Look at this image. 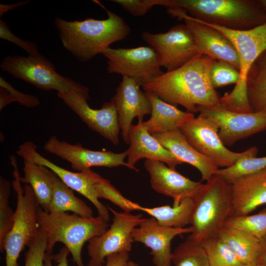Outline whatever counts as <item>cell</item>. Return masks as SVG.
<instances>
[{"label": "cell", "instance_id": "cell-25", "mask_svg": "<svg viewBox=\"0 0 266 266\" xmlns=\"http://www.w3.org/2000/svg\"><path fill=\"white\" fill-rule=\"evenodd\" d=\"M194 205L193 199H185L176 206L165 205L151 208L143 207L133 202L131 210L145 212L162 226L183 228L191 224Z\"/></svg>", "mask_w": 266, "mask_h": 266}, {"label": "cell", "instance_id": "cell-3", "mask_svg": "<svg viewBox=\"0 0 266 266\" xmlns=\"http://www.w3.org/2000/svg\"><path fill=\"white\" fill-rule=\"evenodd\" d=\"M178 8L200 21L234 30H247L266 22L260 0H170L167 9Z\"/></svg>", "mask_w": 266, "mask_h": 266}, {"label": "cell", "instance_id": "cell-1", "mask_svg": "<svg viewBox=\"0 0 266 266\" xmlns=\"http://www.w3.org/2000/svg\"><path fill=\"white\" fill-rule=\"evenodd\" d=\"M214 60L200 54L183 66L164 72L142 86L145 92L157 95L171 104H180L191 113L198 107L221 106L210 73Z\"/></svg>", "mask_w": 266, "mask_h": 266}, {"label": "cell", "instance_id": "cell-23", "mask_svg": "<svg viewBox=\"0 0 266 266\" xmlns=\"http://www.w3.org/2000/svg\"><path fill=\"white\" fill-rule=\"evenodd\" d=\"M152 135L183 163L196 167L201 174V182L209 180L219 168L188 142L180 129Z\"/></svg>", "mask_w": 266, "mask_h": 266}, {"label": "cell", "instance_id": "cell-8", "mask_svg": "<svg viewBox=\"0 0 266 266\" xmlns=\"http://www.w3.org/2000/svg\"><path fill=\"white\" fill-rule=\"evenodd\" d=\"M1 69L44 91L57 93L72 91L90 97L89 90L82 84L58 73L52 63L39 53L28 57L9 56L0 64Z\"/></svg>", "mask_w": 266, "mask_h": 266}, {"label": "cell", "instance_id": "cell-10", "mask_svg": "<svg viewBox=\"0 0 266 266\" xmlns=\"http://www.w3.org/2000/svg\"><path fill=\"white\" fill-rule=\"evenodd\" d=\"M107 207L113 215L112 223L102 235L88 241L87 248L90 260L87 266H103L108 256L129 253L134 242L133 230L145 219L141 214L118 212L109 206Z\"/></svg>", "mask_w": 266, "mask_h": 266}, {"label": "cell", "instance_id": "cell-13", "mask_svg": "<svg viewBox=\"0 0 266 266\" xmlns=\"http://www.w3.org/2000/svg\"><path fill=\"white\" fill-rule=\"evenodd\" d=\"M17 154L24 159H30L35 163L44 166L55 173L66 186L88 199L96 208L99 216L108 222L109 209L100 200L96 185L103 177L91 169L74 172L62 167L41 155L36 145L28 141L21 144Z\"/></svg>", "mask_w": 266, "mask_h": 266}, {"label": "cell", "instance_id": "cell-31", "mask_svg": "<svg viewBox=\"0 0 266 266\" xmlns=\"http://www.w3.org/2000/svg\"><path fill=\"white\" fill-rule=\"evenodd\" d=\"M209 266H244L231 247L218 235L202 242Z\"/></svg>", "mask_w": 266, "mask_h": 266}, {"label": "cell", "instance_id": "cell-28", "mask_svg": "<svg viewBox=\"0 0 266 266\" xmlns=\"http://www.w3.org/2000/svg\"><path fill=\"white\" fill-rule=\"evenodd\" d=\"M246 87L248 102L253 112L266 114V50L250 68Z\"/></svg>", "mask_w": 266, "mask_h": 266}, {"label": "cell", "instance_id": "cell-46", "mask_svg": "<svg viewBox=\"0 0 266 266\" xmlns=\"http://www.w3.org/2000/svg\"><path fill=\"white\" fill-rule=\"evenodd\" d=\"M262 4L266 8V0H260Z\"/></svg>", "mask_w": 266, "mask_h": 266}, {"label": "cell", "instance_id": "cell-9", "mask_svg": "<svg viewBox=\"0 0 266 266\" xmlns=\"http://www.w3.org/2000/svg\"><path fill=\"white\" fill-rule=\"evenodd\" d=\"M188 142L218 167H228L246 158L256 157L258 149L252 147L242 152L228 149L219 135V128L211 120L199 115L180 127Z\"/></svg>", "mask_w": 266, "mask_h": 266}, {"label": "cell", "instance_id": "cell-39", "mask_svg": "<svg viewBox=\"0 0 266 266\" xmlns=\"http://www.w3.org/2000/svg\"><path fill=\"white\" fill-rule=\"evenodd\" d=\"M0 87L7 90L14 102H17L20 105L28 108H32L36 107L40 104V101L36 96L25 94L16 90L1 76L0 77Z\"/></svg>", "mask_w": 266, "mask_h": 266}, {"label": "cell", "instance_id": "cell-40", "mask_svg": "<svg viewBox=\"0 0 266 266\" xmlns=\"http://www.w3.org/2000/svg\"><path fill=\"white\" fill-rule=\"evenodd\" d=\"M69 251L66 247H63L55 255L45 253L44 258V266H68L67 256Z\"/></svg>", "mask_w": 266, "mask_h": 266}, {"label": "cell", "instance_id": "cell-32", "mask_svg": "<svg viewBox=\"0 0 266 266\" xmlns=\"http://www.w3.org/2000/svg\"><path fill=\"white\" fill-rule=\"evenodd\" d=\"M224 227L242 231L260 240L266 235V208L252 215L231 216Z\"/></svg>", "mask_w": 266, "mask_h": 266}, {"label": "cell", "instance_id": "cell-6", "mask_svg": "<svg viewBox=\"0 0 266 266\" xmlns=\"http://www.w3.org/2000/svg\"><path fill=\"white\" fill-rule=\"evenodd\" d=\"M10 159L13 168L12 186L16 194L17 204L12 228L0 246V250L5 251V266H19L21 252L38 233L37 210L40 205L31 186L25 184L22 187L15 157L11 156Z\"/></svg>", "mask_w": 266, "mask_h": 266}, {"label": "cell", "instance_id": "cell-12", "mask_svg": "<svg viewBox=\"0 0 266 266\" xmlns=\"http://www.w3.org/2000/svg\"><path fill=\"white\" fill-rule=\"evenodd\" d=\"M107 59V70L134 79L139 86L149 83L164 72L154 50L149 46L106 49L102 54Z\"/></svg>", "mask_w": 266, "mask_h": 266}, {"label": "cell", "instance_id": "cell-36", "mask_svg": "<svg viewBox=\"0 0 266 266\" xmlns=\"http://www.w3.org/2000/svg\"><path fill=\"white\" fill-rule=\"evenodd\" d=\"M47 247L46 234L39 228L35 238L28 247V250L25 254V266H44Z\"/></svg>", "mask_w": 266, "mask_h": 266}, {"label": "cell", "instance_id": "cell-17", "mask_svg": "<svg viewBox=\"0 0 266 266\" xmlns=\"http://www.w3.org/2000/svg\"><path fill=\"white\" fill-rule=\"evenodd\" d=\"M172 16L183 19L201 54L216 61L227 62L238 71L239 62L237 52L228 38L217 30L195 21L181 9H167Z\"/></svg>", "mask_w": 266, "mask_h": 266}, {"label": "cell", "instance_id": "cell-26", "mask_svg": "<svg viewBox=\"0 0 266 266\" xmlns=\"http://www.w3.org/2000/svg\"><path fill=\"white\" fill-rule=\"evenodd\" d=\"M50 175L53 185V194L47 212L71 211L83 217H93L92 208L83 200L76 197L71 189L51 170Z\"/></svg>", "mask_w": 266, "mask_h": 266}, {"label": "cell", "instance_id": "cell-45", "mask_svg": "<svg viewBox=\"0 0 266 266\" xmlns=\"http://www.w3.org/2000/svg\"><path fill=\"white\" fill-rule=\"evenodd\" d=\"M125 266H141L139 265L138 263H136V262H135L134 261L129 260L127 263V264H126V265Z\"/></svg>", "mask_w": 266, "mask_h": 266}, {"label": "cell", "instance_id": "cell-2", "mask_svg": "<svg viewBox=\"0 0 266 266\" xmlns=\"http://www.w3.org/2000/svg\"><path fill=\"white\" fill-rule=\"evenodd\" d=\"M104 20L88 18L82 21H67L59 17L54 19L64 47L81 62H87L102 53L113 43L123 40L130 33V28L117 14L106 9Z\"/></svg>", "mask_w": 266, "mask_h": 266}, {"label": "cell", "instance_id": "cell-22", "mask_svg": "<svg viewBox=\"0 0 266 266\" xmlns=\"http://www.w3.org/2000/svg\"><path fill=\"white\" fill-rule=\"evenodd\" d=\"M231 216L248 215L266 204V168L238 179L231 184Z\"/></svg>", "mask_w": 266, "mask_h": 266}, {"label": "cell", "instance_id": "cell-7", "mask_svg": "<svg viewBox=\"0 0 266 266\" xmlns=\"http://www.w3.org/2000/svg\"><path fill=\"white\" fill-rule=\"evenodd\" d=\"M193 199L194 205L191 224L194 232L190 235L202 243L217 235L231 215V184L215 175L206 181Z\"/></svg>", "mask_w": 266, "mask_h": 266}, {"label": "cell", "instance_id": "cell-42", "mask_svg": "<svg viewBox=\"0 0 266 266\" xmlns=\"http://www.w3.org/2000/svg\"><path fill=\"white\" fill-rule=\"evenodd\" d=\"M255 266H266V235L260 240L259 250Z\"/></svg>", "mask_w": 266, "mask_h": 266}, {"label": "cell", "instance_id": "cell-16", "mask_svg": "<svg viewBox=\"0 0 266 266\" xmlns=\"http://www.w3.org/2000/svg\"><path fill=\"white\" fill-rule=\"evenodd\" d=\"M47 152L69 162L71 167L83 171L92 166L109 168L123 166L129 168L125 161L127 151L116 153L110 151H94L83 147L81 144H71L60 140L56 135L51 136L43 145Z\"/></svg>", "mask_w": 266, "mask_h": 266}, {"label": "cell", "instance_id": "cell-15", "mask_svg": "<svg viewBox=\"0 0 266 266\" xmlns=\"http://www.w3.org/2000/svg\"><path fill=\"white\" fill-rule=\"evenodd\" d=\"M58 97L92 130L113 144H119L120 128L118 113L112 99L100 109H93L87 102L90 97L72 91L57 93Z\"/></svg>", "mask_w": 266, "mask_h": 266}, {"label": "cell", "instance_id": "cell-18", "mask_svg": "<svg viewBox=\"0 0 266 266\" xmlns=\"http://www.w3.org/2000/svg\"><path fill=\"white\" fill-rule=\"evenodd\" d=\"M144 166L149 174L152 189L158 193L173 199L176 206L186 199H194L204 184L184 176L176 169L157 160L146 159Z\"/></svg>", "mask_w": 266, "mask_h": 266}, {"label": "cell", "instance_id": "cell-4", "mask_svg": "<svg viewBox=\"0 0 266 266\" xmlns=\"http://www.w3.org/2000/svg\"><path fill=\"white\" fill-rule=\"evenodd\" d=\"M39 228L46 233V252L51 254L57 242L63 243L77 266H85L82 259L84 244L102 235L108 229V222L99 216L83 217L66 212H47L40 206L37 210Z\"/></svg>", "mask_w": 266, "mask_h": 266}, {"label": "cell", "instance_id": "cell-47", "mask_svg": "<svg viewBox=\"0 0 266 266\" xmlns=\"http://www.w3.org/2000/svg\"><path fill=\"white\" fill-rule=\"evenodd\" d=\"M244 266H249V265H244Z\"/></svg>", "mask_w": 266, "mask_h": 266}, {"label": "cell", "instance_id": "cell-44", "mask_svg": "<svg viewBox=\"0 0 266 266\" xmlns=\"http://www.w3.org/2000/svg\"><path fill=\"white\" fill-rule=\"evenodd\" d=\"M29 0L20 1L10 4H0V17L9 10L16 8L19 6L25 5L29 2Z\"/></svg>", "mask_w": 266, "mask_h": 266}, {"label": "cell", "instance_id": "cell-38", "mask_svg": "<svg viewBox=\"0 0 266 266\" xmlns=\"http://www.w3.org/2000/svg\"><path fill=\"white\" fill-rule=\"evenodd\" d=\"M0 38L14 43L26 51L30 56H34L38 53L36 44L32 41L24 40L16 36L10 31L7 24L0 20Z\"/></svg>", "mask_w": 266, "mask_h": 266}, {"label": "cell", "instance_id": "cell-11", "mask_svg": "<svg viewBox=\"0 0 266 266\" xmlns=\"http://www.w3.org/2000/svg\"><path fill=\"white\" fill-rule=\"evenodd\" d=\"M144 42L157 54L161 67L167 71L176 69L201 54L186 24L175 25L163 33H142Z\"/></svg>", "mask_w": 266, "mask_h": 266}, {"label": "cell", "instance_id": "cell-27", "mask_svg": "<svg viewBox=\"0 0 266 266\" xmlns=\"http://www.w3.org/2000/svg\"><path fill=\"white\" fill-rule=\"evenodd\" d=\"M23 160L24 176L21 177V182L31 186L38 204L47 211L53 194L50 169L30 159Z\"/></svg>", "mask_w": 266, "mask_h": 266}, {"label": "cell", "instance_id": "cell-5", "mask_svg": "<svg viewBox=\"0 0 266 266\" xmlns=\"http://www.w3.org/2000/svg\"><path fill=\"white\" fill-rule=\"evenodd\" d=\"M194 20L209 26L227 37L234 46L239 62V79L233 90L220 98L224 108L238 113H251L246 92V78L250 68L266 50V22L247 30H234Z\"/></svg>", "mask_w": 266, "mask_h": 266}, {"label": "cell", "instance_id": "cell-24", "mask_svg": "<svg viewBox=\"0 0 266 266\" xmlns=\"http://www.w3.org/2000/svg\"><path fill=\"white\" fill-rule=\"evenodd\" d=\"M145 92L150 101L152 111L150 119L142 123L151 134L179 129L184 124L195 117L194 113L181 111L153 93Z\"/></svg>", "mask_w": 266, "mask_h": 266}, {"label": "cell", "instance_id": "cell-41", "mask_svg": "<svg viewBox=\"0 0 266 266\" xmlns=\"http://www.w3.org/2000/svg\"><path fill=\"white\" fill-rule=\"evenodd\" d=\"M129 253L122 252L108 256L103 266H125L129 261Z\"/></svg>", "mask_w": 266, "mask_h": 266}, {"label": "cell", "instance_id": "cell-33", "mask_svg": "<svg viewBox=\"0 0 266 266\" xmlns=\"http://www.w3.org/2000/svg\"><path fill=\"white\" fill-rule=\"evenodd\" d=\"M266 168V156L256 157L242 159L233 166L219 168L215 173L230 184L238 179Z\"/></svg>", "mask_w": 266, "mask_h": 266}, {"label": "cell", "instance_id": "cell-19", "mask_svg": "<svg viewBox=\"0 0 266 266\" xmlns=\"http://www.w3.org/2000/svg\"><path fill=\"white\" fill-rule=\"evenodd\" d=\"M194 228H175L161 225L153 217L145 220L133 230L134 242H140L150 249L154 266H171L172 252L171 242L176 236L192 233Z\"/></svg>", "mask_w": 266, "mask_h": 266}, {"label": "cell", "instance_id": "cell-43", "mask_svg": "<svg viewBox=\"0 0 266 266\" xmlns=\"http://www.w3.org/2000/svg\"><path fill=\"white\" fill-rule=\"evenodd\" d=\"M13 102L14 101L8 91L0 87V110Z\"/></svg>", "mask_w": 266, "mask_h": 266}, {"label": "cell", "instance_id": "cell-35", "mask_svg": "<svg viewBox=\"0 0 266 266\" xmlns=\"http://www.w3.org/2000/svg\"><path fill=\"white\" fill-rule=\"evenodd\" d=\"M239 72L231 64L215 60L211 67L210 78L214 89L236 84L239 79Z\"/></svg>", "mask_w": 266, "mask_h": 266}, {"label": "cell", "instance_id": "cell-20", "mask_svg": "<svg viewBox=\"0 0 266 266\" xmlns=\"http://www.w3.org/2000/svg\"><path fill=\"white\" fill-rule=\"evenodd\" d=\"M139 86L134 79L124 76L112 98L118 113L121 133L127 143H129V132L133 119L137 117L138 123H141L144 116L151 114L152 111L150 101Z\"/></svg>", "mask_w": 266, "mask_h": 266}, {"label": "cell", "instance_id": "cell-14", "mask_svg": "<svg viewBox=\"0 0 266 266\" xmlns=\"http://www.w3.org/2000/svg\"><path fill=\"white\" fill-rule=\"evenodd\" d=\"M199 115L216 124L219 135L224 144L231 146L237 141L266 129V114L238 113L214 107L199 106Z\"/></svg>", "mask_w": 266, "mask_h": 266}, {"label": "cell", "instance_id": "cell-21", "mask_svg": "<svg viewBox=\"0 0 266 266\" xmlns=\"http://www.w3.org/2000/svg\"><path fill=\"white\" fill-rule=\"evenodd\" d=\"M129 141L130 146L126 150V162L129 168L136 172L139 170L135 164L142 158L160 161L174 169L177 166L183 164L149 133L142 122L135 125L132 124L129 132Z\"/></svg>", "mask_w": 266, "mask_h": 266}, {"label": "cell", "instance_id": "cell-30", "mask_svg": "<svg viewBox=\"0 0 266 266\" xmlns=\"http://www.w3.org/2000/svg\"><path fill=\"white\" fill-rule=\"evenodd\" d=\"M172 263L174 266H209L202 243L190 235L172 252Z\"/></svg>", "mask_w": 266, "mask_h": 266}, {"label": "cell", "instance_id": "cell-29", "mask_svg": "<svg viewBox=\"0 0 266 266\" xmlns=\"http://www.w3.org/2000/svg\"><path fill=\"white\" fill-rule=\"evenodd\" d=\"M218 235L244 265L256 266L260 240L242 231L226 227H223Z\"/></svg>", "mask_w": 266, "mask_h": 266}, {"label": "cell", "instance_id": "cell-34", "mask_svg": "<svg viewBox=\"0 0 266 266\" xmlns=\"http://www.w3.org/2000/svg\"><path fill=\"white\" fill-rule=\"evenodd\" d=\"M10 182L0 177V246L12 228L15 212L9 205Z\"/></svg>", "mask_w": 266, "mask_h": 266}, {"label": "cell", "instance_id": "cell-37", "mask_svg": "<svg viewBox=\"0 0 266 266\" xmlns=\"http://www.w3.org/2000/svg\"><path fill=\"white\" fill-rule=\"evenodd\" d=\"M111 1L119 4L123 9L134 16L146 14L152 7L162 5L168 6L169 0H113Z\"/></svg>", "mask_w": 266, "mask_h": 266}]
</instances>
